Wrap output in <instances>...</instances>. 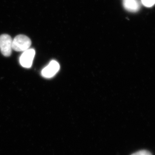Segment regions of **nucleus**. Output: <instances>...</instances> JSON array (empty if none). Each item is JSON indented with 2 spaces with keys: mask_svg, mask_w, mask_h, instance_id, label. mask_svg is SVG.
<instances>
[{
  "mask_svg": "<svg viewBox=\"0 0 155 155\" xmlns=\"http://www.w3.org/2000/svg\"><path fill=\"white\" fill-rule=\"evenodd\" d=\"M31 44V41L28 37L19 35L13 40L12 48L16 51L23 52L29 49Z\"/></svg>",
  "mask_w": 155,
  "mask_h": 155,
  "instance_id": "f257e3e1",
  "label": "nucleus"
},
{
  "mask_svg": "<svg viewBox=\"0 0 155 155\" xmlns=\"http://www.w3.org/2000/svg\"><path fill=\"white\" fill-rule=\"evenodd\" d=\"M13 40L8 34L0 35V50L3 55L5 57L11 56Z\"/></svg>",
  "mask_w": 155,
  "mask_h": 155,
  "instance_id": "f03ea898",
  "label": "nucleus"
},
{
  "mask_svg": "<svg viewBox=\"0 0 155 155\" xmlns=\"http://www.w3.org/2000/svg\"><path fill=\"white\" fill-rule=\"evenodd\" d=\"M35 52L33 49H28L23 51L19 58V62L22 67L29 68L32 66Z\"/></svg>",
  "mask_w": 155,
  "mask_h": 155,
  "instance_id": "7ed1b4c3",
  "label": "nucleus"
},
{
  "mask_svg": "<svg viewBox=\"0 0 155 155\" xmlns=\"http://www.w3.org/2000/svg\"><path fill=\"white\" fill-rule=\"evenodd\" d=\"M60 69L59 63L55 61H52L47 66L42 69L41 75L46 78H51L58 73Z\"/></svg>",
  "mask_w": 155,
  "mask_h": 155,
  "instance_id": "20e7f679",
  "label": "nucleus"
},
{
  "mask_svg": "<svg viewBox=\"0 0 155 155\" xmlns=\"http://www.w3.org/2000/svg\"><path fill=\"white\" fill-rule=\"evenodd\" d=\"M123 6L127 11L136 12L139 10L140 5L137 0H123Z\"/></svg>",
  "mask_w": 155,
  "mask_h": 155,
  "instance_id": "39448f33",
  "label": "nucleus"
},
{
  "mask_svg": "<svg viewBox=\"0 0 155 155\" xmlns=\"http://www.w3.org/2000/svg\"><path fill=\"white\" fill-rule=\"evenodd\" d=\"M142 3L147 7H152L155 4V0H141Z\"/></svg>",
  "mask_w": 155,
  "mask_h": 155,
  "instance_id": "423d86ee",
  "label": "nucleus"
},
{
  "mask_svg": "<svg viewBox=\"0 0 155 155\" xmlns=\"http://www.w3.org/2000/svg\"><path fill=\"white\" fill-rule=\"evenodd\" d=\"M131 155H152V154L149 151L146 150H142L137 152Z\"/></svg>",
  "mask_w": 155,
  "mask_h": 155,
  "instance_id": "0eeeda50",
  "label": "nucleus"
}]
</instances>
